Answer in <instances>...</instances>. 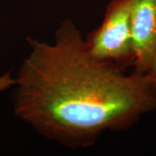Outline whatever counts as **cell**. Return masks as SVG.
I'll return each instance as SVG.
<instances>
[{"label":"cell","mask_w":156,"mask_h":156,"mask_svg":"<svg viewBox=\"0 0 156 156\" xmlns=\"http://www.w3.org/2000/svg\"><path fill=\"white\" fill-rule=\"evenodd\" d=\"M29 50L15 77L16 116L69 148L94 145L106 131L129 128L156 109V92L144 74L90 55L71 19L62 21L53 43L27 37Z\"/></svg>","instance_id":"cell-1"},{"label":"cell","mask_w":156,"mask_h":156,"mask_svg":"<svg viewBox=\"0 0 156 156\" xmlns=\"http://www.w3.org/2000/svg\"><path fill=\"white\" fill-rule=\"evenodd\" d=\"M133 62L138 74H145L156 54V0H129Z\"/></svg>","instance_id":"cell-3"},{"label":"cell","mask_w":156,"mask_h":156,"mask_svg":"<svg viewBox=\"0 0 156 156\" xmlns=\"http://www.w3.org/2000/svg\"><path fill=\"white\" fill-rule=\"evenodd\" d=\"M144 75L148 79L151 87L156 92V54L152 59L150 65Z\"/></svg>","instance_id":"cell-4"},{"label":"cell","mask_w":156,"mask_h":156,"mask_svg":"<svg viewBox=\"0 0 156 156\" xmlns=\"http://www.w3.org/2000/svg\"><path fill=\"white\" fill-rule=\"evenodd\" d=\"M90 55L121 66L133 62L129 0H113L102 23L85 38Z\"/></svg>","instance_id":"cell-2"},{"label":"cell","mask_w":156,"mask_h":156,"mask_svg":"<svg viewBox=\"0 0 156 156\" xmlns=\"http://www.w3.org/2000/svg\"><path fill=\"white\" fill-rule=\"evenodd\" d=\"M15 77L12 76L11 71L5 73L4 75L0 76V92L5 91V89L14 86Z\"/></svg>","instance_id":"cell-5"}]
</instances>
